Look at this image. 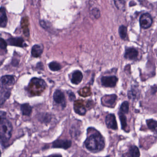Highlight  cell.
<instances>
[{
    "mask_svg": "<svg viewBox=\"0 0 157 157\" xmlns=\"http://www.w3.org/2000/svg\"><path fill=\"white\" fill-rule=\"evenodd\" d=\"M85 147L89 150L97 152L105 147V140L101 135L95 130L94 133L89 136L85 141Z\"/></svg>",
    "mask_w": 157,
    "mask_h": 157,
    "instance_id": "6da1fadb",
    "label": "cell"
},
{
    "mask_svg": "<svg viewBox=\"0 0 157 157\" xmlns=\"http://www.w3.org/2000/svg\"><path fill=\"white\" fill-rule=\"evenodd\" d=\"M12 130V125L6 118V113L0 112V139L2 141L8 142L11 137Z\"/></svg>",
    "mask_w": 157,
    "mask_h": 157,
    "instance_id": "7a4b0ae2",
    "label": "cell"
},
{
    "mask_svg": "<svg viewBox=\"0 0 157 157\" xmlns=\"http://www.w3.org/2000/svg\"><path fill=\"white\" fill-rule=\"evenodd\" d=\"M46 83L43 80L37 78H33L29 83L28 91L33 95L40 94L45 89Z\"/></svg>",
    "mask_w": 157,
    "mask_h": 157,
    "instance_id": "3957f363",
    "label": "cell"
},
{
    "mask_svg": "<svg viewBox=\"0 0 157 157\" xmlns=\"http://www.w3.org/2000/svg\"><path fill=\"white\" fill-rule=\"evenodd\" d=\"M152 18L148 13L142 14L140 19V27L143 29H148L151 26L152 24Z\"/></svg>",
    "mask_w": 157,
    "mask_h": 157,
    "instance_id": "277c9868",
    "label": "cell"
},
{
    "mask_svg": "<svg viewBox=\"0 0 157 157\" xmlns=\"http://www.w3.org/2000/svg\"><path fill=\"white\" fill-rule=\"evenodd\" d=\"M118 78L115 76L103 77L101 79L102 85L105 87L113 88L116 85Z\"/></svg>",
    "mask_w": 157,
    "mask_h": 157,
    "instance_id": "5b68a950",
    "label": "cell"
},
{
    "mask_svg": "<svg viewBox=\"0 0 157 157\" xmlns=\"http://www.w3.org/2000/svg\"><path fill=\"white\" fill-rule=\"evenodd\" d=\"M15 79L14 77L10 75H6L2 77L0 79V87L2 89H8V87L14 84Z\"/></svg>",
    "mask_w": 157,
    "mask_h": 157,
    "instance_id": "8992f818",
    "label": "cell"
},
{
    "mask_svg": "<svg viewBox=\"0 0 157 157\" xmlns=\"http://www.w3.org/2000/svg\"><path fill=\"white\" fill-rule=\"evenodd\" d=\"M54 99L56 103L60 105L63 107L66 105V98L64 93L60 90H56L54 94Z\"/></svg>",
    "mask_w": 157,
    "mask_h": 157,
    "instance_id": "52a82bcc",
    "label": "cell"
},
{
    "mask_svg": "<svg viewBox=\"0 0 157 157\" xmlns=\"http://www.w3.org/2000/svg\"><path fill=\"white\" fill-rule=\"evenodd\" d=\"M117 96L115 94L105 95L101 99L102 104L108 107H113L115 103Z\"/></svg>",
    "mask_w": 157,
    "mask_h": 157,
    "instance_id": "ba28073f",
    "label": "cell"
},
{
    "mask_svg": "<svg viewBox=\"0 0 157 157\" xmlns=\"http://www.w3.org/2000/svg\"><path fill=\"white\" fill-rule=\"evenodd\" d=\"M105 124L108 128L113 129H117V123L116 120L115 116L113 114H110L105 117Z\"/></svg>",
    "mask_w": 157,
    "mask_h": 157,
    "instance_id": "9c48e42d",
    "label": "cell"
},
{
    "mask_svg": "<svg viewBox=\"0 0 157 157\" xmlns=\"http://www.w3.org/2000/svg\"><path fill=\"white\" fill-rule=\"evenodd\" d=\"M138 56V51L133 48H128L125 50L124 58L129 60H135L136 59Z\"/></svg>",
    "mask_w": 157,
    "mask_h": 157,
    "instance_id": "30bf717a",
    "label": "cell"
},
{
    "mask_svg": "<svg viewBox=\"0 0 157 157\" xmlns=\"http://www.w3.org/2000/svg\"><path fill=\"white\" fill-rule=\"evenodd\" d=\"M71 142L70 140H56L53 143V146L55 148H62L67 149L71 146Z\"/></svg>",
    "mask_w": 157,
    "mask_h": 157,
    "instance_id": "8fae6325",
    "label": "cell"
},
{
    "mask_svg": "<svg viewBox=\"0 0 157 157\" xmlns=\"http://www.w3.org/2000/svg\"><path fill=\"white\" fill-rule=\"evenodd\" d=\"M83 78V75L81 71L78 70L75 71L72 74L71 82L73 84L78 85L81 82Z\"/></svg>",
    "mask_w": 157,
    "mask_h": 157,
    "instance_id": "7c38bea8",
    "label": "cell"
},
{
    "mask_svg": "<svg viewBox=\"0 0 157 157\" xmlns=\"http://www.w3.org/2000/svg\"><path fill=\"white\" fill-rule=\"evenodd\" d=\"M10 90L8 89H2L0 90V106H2L10 95Z\"/></svg>",
    "mask_w": 157,
    "mask_h": 157,
    "instance_id": "4fadbf2b",
    "label": "cell"
},
{
    "mask_svg": "<svg viewBox=\"0 0 157 157\" xmlns=\"http://www.w3.org/2000/svg\"><path fill=\"white\" fill-rule=\"evenodd\" d=\"M8 44L10 45L24 47L26 46L23 39L21 38H11L8 40Z\"/></svg>",
    "mask_w": 157,
    "mask_h": 157,
    "instance_id": "5bb4252c",
    "label": "cell"
},
{
    "mask_svg": "<svg viewBox=\"0 0 157 157\" xmlns=\"http://www.w3.org/2000/svg\"><path fill=\"white\" fill-rule=\"evenodd\" d=\"M8 18L6 10L3 7L0 8V27H5L7 25Z\"/></svg>",
    "mask_w": 157,
    "mask_h": 157,
    "instance_id": "9a60e30c",
    "label": "cell"
},
{
    "mask_svg": "<svg viewBox=\"0 0 157 157\" xmlns=\"http://www.w3.org/2000/svg\"><path fill=\"white\" fill-rule=\"evenodd\" d=\"M43 53V48L40 45H35L32 48V54L34 57H38Z\"/></svg>",
    "mask_w": 157,
    "mask_h": 157,
    "instance_id": "2e32d148",
    "label": "cell"
},
{
    "mask_svg": "<svg viewBox=\"0 0 157 157\" xmlns=\"http://www.w3.org/2000/svg\"><path fill=\"white\" fill-rule=\"evenodd\" d=\"M21 110L24 115L29 116L32 113V108L29 104H24L21 106Z\"/></svg>",
    "mask_w": 157,
    "mask_h": 157,
    "instance_id": "e0dca14e",
    "label": "cell"
},
{
    "mask_svg": "<svg viewBox=\"0 0 157 157\" xmlns=\"http://www.w3.org/2000/svg\"><path fill=\"white\" fill-rule=\"evenodd\" d=\"M129 153L131 157H140L139 150L136 146H132L129 149Z\"/></svg>",
    "mask_w": 157,
    "mask_h": 157,
    "instance_id": "ac0fdd59",
    "label": "cell"
},
{
    "mask_svg": "<svg viewBox=\"0 0 157 157\" xmlns=\"http://www.w3.org/2000/svg\"><path fill=\"white\" fill-rule=\"evenodd\" d=\"M74 110H75L76 113L81 115H83L86 113V111L85 107L82 105H78L75 104V105H74Z\"/></svg>",
    "mask_w": 157,
    "mask_h": 157,
    "instance_id": "d6986e66",
    "label": "cell"
},
{
    "mask_svg": "<svg viewBox=\"0 0 157 157\" xmlns=\"http://www.w3.org/2000/svg\"><path fill=\"white\" fill-rule=\"evenodd\" d=\"M119 36L122 39H125L126 37L127 34V29L124 25H121L119 27L118 30Z\"/></svg>",
    "mask_w": 157,
    "mask_h": 157,
    "instance_id": "ffe728a7",
    "label": "cell"
},
{
    "mask_svg": "<svg viewBox=\"0 0 157 157\" xmlns=\"http://www.w3.org/2000/svg\"><path fill=\"white\" fill-rule=\"evenodd\" d=\"M147 125L149 128L152 131L157 130V122L153 119H149L147 121Z\"/></svg>",
    "mask_w": 157,
    "mask_h": 157,
    "instance_id": "44dd1931",
    "label": "cell"
},
{
    "mask_svg": "<svg viewBox=\"0 0 157 157\" xmlns=\"http://www.w3.org/2000/svg\"><path fill=\"white\" fill-rule=\"evenodd\" d=\"M128 110H129V104L128 102L125 101L120 106V113L123 114L128 113Z\"/></svg>",
    "mask_w": 157,
    "mask_h": 157,
    "instance_id": "7402d4cb",
    "label": "cell"
},
{
    "mask_svg": "<svg viewBox=\"0 0 157 157\" xmlns=\"http://www.w3.org/2000/svg\"><path fill=\"white\" fill-rule=\"evenodd\" d=\"M49 67L52 71H58L61 69V66L56 62H52L49 64Z\"/></svg>",
    "mask_w": 157,
    "mask_h": 157,
    "instance_id": "603a6c76",
    "label": "cell"
},
{
    "mask_svg": "<svg viewBox=\"0 0 157 157\" xmlns=\"http://www.w3.org/2000/svg\"><path fill=\"white\" fill-rule=\"evenodd\" d=\"M119 118L121 123V125L123 129H124L127 126V119L124 114L122 113H119Z\"/></svg>",
    "mask_w": 157,
    "mask_h": 157,
    "instance_id": "cb8c5ba5",
    "label": "cell"
},
{
    "mask_svg": "<svg viewBox=\"0 0 157 157\" xmlns=\"http://www.w3.org/2000/svg\"><path fill=\"white\" fill-rule=\"evenodd\" d=\"M115 5L118 10H124L125 6V2L124 1H115Z\"/></svg>",
    "mask_w": 157,
    "mask_h": 157,
    "instance_id": "d4e9b609",
    "label": "cell"
},
{
    "mask_svg": "<svg viewBox=\"0 0 157 157\" xmlns=\"http://www.w3.org/2000/svg\"><path fill=\"white\" fill-rule=\"evenodd\" d=\"M91 14L94 16L95 19H98L101 16V13L100 10L97 8H94L91 10Z\"/></svg>",
    "mask_w": 157,
    "mask_h": 157,
    "instance_id": "484cf974",
    "label": "cell"
},
{
    "mask_svg": "<svg viewBox=\"0 0 157 157\" xmlns=\"http://www.w3.org/2000/svg\"><path fill=\"white\" fill-rule=\"evenodd\" d=\"M128 98L130 99H136V97L137 93L136 91V90L135 89H132L129 91L128 92Z\"/></svg>",
    "mask_w": 157,
    "mask_h": 157,
    "instance_id": "4316f807",
    "label": "cell"
},
{
    "mask_svg": "<svg viewBox=\"0 0 157 157\" xmlns=\"http://www.w3.org/2000/svg\"><path fill=\"white\" fill-rule=\"evenodd\" d=\"M7 46V44L6 41L2 38H0V49L4 51H6Z\"/></svg>",
    "mask_w": 157,
    "mask_h": 157,
    "instance_id": "83f0119b",
    "label": "cell"
},
{
    "mask_svg": "<svg viewBox=\"0 0 157 157\" xmlns=\"http://www.w3.org/2000/svg\"><path fill=\"white\" fill-rule=\"evenodd\" d=\"M67 93L68 94L70 101H74L75 99H76V97H75L74 94L71 91H69Z\"/></svg>",
    "mask_w": 157,
    "mask_h": 157,
    "instance_id": "f1b7e54d",
    "label": "cell"
},
{
    "mask_svg": "<svg viewBox=\"0 0 157 157\" xmlns=\"http://www.w3.org/2000/svg\"><path fill=\"white\" fill-rule=\"evenodd\" d=\"M49 157H62V156L60 155H54L52 156H49Z\"/></svg>",
    "mask_w": 157,
    "mask_h": 157,
    "instance_id": "f546056e",
    "label": "cell"
},
{
    "mask_svg": "<svg viewBox=\"0 0 157 157\" xmlns=\"http://www.w3.org/2000/svg\"><path fill=\"white\" fill-rule=\"evenodd\" d=\"M1 152L0 151V157H1Z\"/></svg>",
    "mask_w": 157,
    "mask_h": 157,
    "instance_id": "4dcf8cb0",
    "label": "cell"
},
{
    "mask_svg": "<svg viewBox=\"0 0 157 157\" xmlns=\"http://www.w3.org/2000/svg\"><path fill=\"white\" fill-rule=\"evenodd\" d=\"M109 157V156H106V157Z\"/></svg>",
    "mask_w": 157,
    "mask_h": 157,
    "instance_id": "1f68e13d",
    "label": "cell"
}]
</instances>
